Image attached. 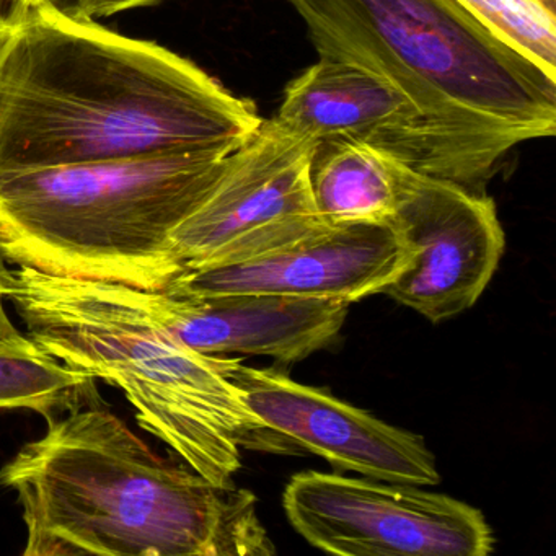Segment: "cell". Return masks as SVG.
Returning <instances> with one entry per match:
<instances>
[{"instance_id": "1", "label": "cell", "mask_w": 556, "mask_h": 556, "mask_svg": "<svg viewBox=\"0 0 556 556\" xmlns=\"http://www.w3.org/2000/svg\"><path fill=\"white\" fill-rule=\"evenodd\" d=\"M255 103L187 58L12 0L0 22V170L227 151L262 126Z\"/></svg>"}, {"instance_id": "2", "label": "cell", "mask_w": 556, "mask_h": 556, "mask_svg": "<svg viewBox=\"0 0 556 556\" xmlns=\"http://www.w3.org/2000/svg\"><path fill=\"white\" fill-rule=\"evenodd\" d=\"M0 470L27 530L25 556H269L256 496L152 451L93 402L47 419Z\"/></svg>"}, {"instance_id": "3", "label": "cell", "mask_w": 556, "mask_h": 556, "mask_svg": "<svg viewBox=\"0 0 556 556\" xmlns=\"http://www.w3.org/2000/svg\"><path fill=\"white\" fill-rule=\"evenodd\" d=\"M320 58L363 67L418 110L452 184L486 194L504 159L556 131V80L454 0H288Z\"/></svg>"}, {"instance_id": "4", "label": "cell", "mask_w": 556, "mask_h": 556, "mask_svg": "<svg viewBox=\"0 0 556 556\" xmlns=\"http://www.w3.org/2000/svg\"><path fill=\"white\" fill-rule=\"evenodd\" d=\"M5 298L61 363L125 392L142 429L217 486H236L242 452L299 454L268 428L224 369L142 317L103 281L9 269Z\"/></svg>"}, {"instance_id": "5", "label": "cell", "mask_w": 556, "mask_h": 556, "mask_svg": "<svg viewBox=\"0 0 556 556\" xmlns=\"http://www.w3.org/2000/svg\"><path fill=\"white\" fill-rule=\"evenodd\" d=\"M232 152L194 151L0 170V249L64 278L165 291L184 266L174 230Z\"/></svg>"}, {"instance_id": "6", "label": "cell", "mask_w": 556, "mask_h": 556, "mask_svg": "<svg viewBox=\"0 0 556 556\" xmlns=\"http://www.w3.org/2000/svg\"><path fill=\"white\" fill-rule=\"evenodd\" d=\"M286 516L315 548L341 556H486L481 510L418 484L302 471L282 494Z\"/></svg>"}, {"instance_id": "7", "label": "cell", "mask_w": 556, "mask_h": 556, "mask_svg": "<svg viewBox=\"0 0 556 556\" xmlns=\"http://www.w3.org/2000/svg\"><path fill=\"white\" fill-rule=\"evenodd\" d=\"M317 146L314 136L278 119L263 122L230 154L203 203L172 233L184 271L249 258L327 226L312 194Z\"/></svg>"}, {"instance_id": "8", "label": "cell", "mask_w": 556, "mask_h": 556, "mask_svg": "<svg viewBox=\"0 0 556 556\" xmlns=\"http://www.w3.org/2000/svg\"><path fill=\"white\" fill-rule=\"evenodd\" d=\"M408 265L380 291L432 324L473 307L506 247L496 204L452 181L409 170L392 220Z\"/></svg>"}, {"instance_id": "9", "label": "cell", "mask_w": 556, "mask_h": 556, "mask_svg": "<svg viewBox=\"0 0 556 556\" xmlns=\"http://www.w3.org/2000/svg\"><path fill=\"white\" fill-rule=\"evenodd\" d=\"M224 369L249 408L301 451L338 470L389 483H441L425 439L380 421L325 390L295 382L276 369H256L226 356Z\"/></svg>"}, {"instance_id": "10", "label": "cell", "mask_w": 556, "mask_h": 556, "mask_svg": "<svg viewBox=\"0 0 556 556\" xmlns=\"http://www.w3.org/2000/svg\"><path fill=\"white\" fill-rule=\"evenodd\" d=\"M390 223L320 227L249 258L185 269L165 291L181 295L275 294L348 304L380 294L408 265Z\"/></svg>"}, {"instance_id": "11", "label": "cell", "mask_w": 556, "mask_h": 556, "mask_svg": "<svg viewBox=\"0 0 556 556\" xmlns=\"http://www.w3.org/2000/svg\"><path fill=\"white\" fill-rule=\"evenodd\" d=\"M105 282V281H103ZM151 324L207 356H268L294 364L334 343L350 305L275 294L181 295L105 282Z\"/></svg>"}, {"instance_id": "12", "label": "cell", "mask_w": 556, "mask_h": 556, "mask_svg": "<svg viewBox=\"0 0 556 556\" xmlns=\"http://www.w3.org/2000/svg\"><path fill=\"white\" fill-rule=\"evenodd\" d=\"M275 119L317 141L372 146L418 174L452 181L444 151L416 106L363 67L320 58L288 84Z\"/></svg>"}, {"instance_id": "13", "label": "cell", "mask_w": 556, "mask_h": 556, "mask_svg": "<svg viewBox=\"0 0 556 556\" xmlns=\"http://www.w3.org/2000/svg\"><path fill=\"white\" fill-rule=\"evenodd\" d=\"M408 165L361 142L318 141L311 181L318 216L330 226L390 223Z\"/></svg>"}, {"instance_id": "14", "label": "cell", "mask_w": 556, "mask_h": 556, "mask_svg": "<svg viewBox=\"0 0 556 556\" xmlns=\"http://www.w3.org/2000/svg\"><path fill=\"white\" fill-rule=\"evenodd\" d=\"M96 380L61 363L30 334L0 343V409H31L50 419L92 402Z\"/></svg>"}, {"instance_id": "15", "label": "cell", "mask_w": 556, "mask_h": 556, "mask_svg": "<svg viewBox=\"0 0 556 556\" xmlns=\"http://www.w3.org/2000/svg\"><path fill=\"white\" fill-rule=\"evenodd\" d=\"M481 27L556 80V12L540 0H454Z\"/></svg>"}, {"instance_id": "16", "label": "cell", "mask_w": 556, "mask_h": 556, "mask_svg": "<svg viewBox=\"0 0 556 556\" xmlns=\"http://www.w3.org/2000/svg\"><path fill=\"white\" fill-rule=\"evenodd\" d=\"M164 0H90L89 18L96 21L99 17H112L119 12L131 11V9L151 8L161 4Z\"/></svg>"}, {"instance_id": "17", "label": "cell", "mask_w": 556, "mask_h": 556, "mask_svg": "<svg viewBox=\"0 0 556 556\" xmlns=\"http://www.w3.org/2000/svg\"><path fill=\"white\" fill-rule=\"evenodd\" d=\"M5 263H8V260H5L2 249H0V343L22 334V331L15 327L12 318L9 317L8 308H5V301H8V298H5V279H8L9 273Z\"/></svg>"}, {"instance_id": "18", "label": "cell", "mask_w": 556, "mask_h": 556, "mask_svg": "<svg viewBox=\"0 0 556 556\" xmlns=\"http://www.w3.org/2000/svg\"><path fill=\"white\" fill-rule=\"evenodd\" d=\"M35 2H40L45 8L51 9L58 14L66 15V17L90 21V0H35Z\"/></svg>"}, {"instance_id": "19", "label": "cell", "mask_w": 556, "mask_h": 556, "mask_svg": "<svg viewBox=\"0 0 556 556\" xmlns=\"http://www.w3.org/2000/svg\"><path fill=\"white\" fill-rule=\"evenodd\" d=\"M543 5L549 9V11L556 12V0H540Z\"/></svg>"}, {"instance_id": "20", "label": "cell", "mask_w": 556, "mask_h": 556, "mask_svg": "<svg viewBox=\"0 0 556 556\" xmlns=\"http://www.w3.org/2000/svg\"><path fill=\"white\" fill-rule=\"evenodd\" d=\"M2 8H4V0H0V22L4 18V11H2Z\"/></svg>"}]
</instances>
